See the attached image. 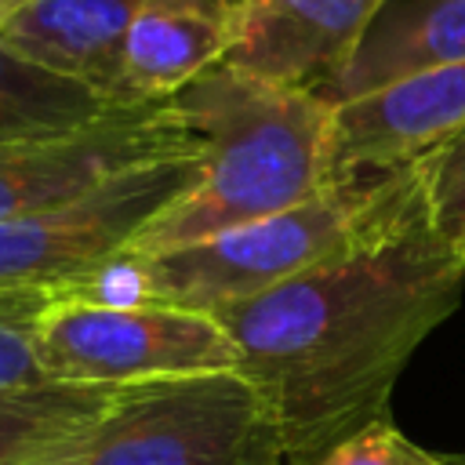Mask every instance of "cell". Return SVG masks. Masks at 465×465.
<instances>
[{
    "label": "cell",
    "instance_id": "7a4b0ae2",
    "mask_svg": "<svg viewBox=\"0 0 465 465\" xmlns=\"http://www.w3.org/2000/svg\"><path fill=\"white\" fill-rule=\"evenodd\" d=\"M167 102L200 142V178L131 243L134 251L196 243L331 185L334 105L320 91L218 62Z\"/></svg>",
    "mask_w": 465,
    "mask_h": 465
},
{
    "label": "cell",
    "instance_id": "8fae6325",
    "mask_svg": "<svg viewBox=\"0 0 465 465\" xmlns=\"http://www.w3.org/2000/svg\"><path fill=\"white\" fill-rule=\"evenodd\" d=\"M145 0H7L0 44L113 98L124 36ZM113 105V102H109Z\"/></svg>",
    "mask_w": 465,
    "mask_h": 465
},
{
    "label": "cell",
    "instance_id": "e0dca14e",
    "mask_svg": "<svg viewBox=\"0 0 465 465\" xmlns=\"http://www.w3.org/2000/svg\"><path fill=\"white\" fill-rule=\"evenodd\" d=\"M62 298H76V302H91V305H113V309H131V305H160L153 294V272H149V258L134 247L105 258L102 265H94L87 276H80L76 283L54 291Z\"/></svg>",
    "mask_w": 465,
    "mask_h": 465
},
{
    "label": "cell",
    "instance_id": "9c48e42d",
    "mask_svg": "<svg viewBox=\"0 0 465 465\" xmlns=\"http://www.w3.org/2000/svg\"><path fill=\"white\" fill-rule=\"evenodd\" d=\"M385 0H240L225 65L323 91Z\"/></svg>",
    "mask_w": 465,
    "mask_h": 465
},
{
    "label": "cell",
    "instance_id": "ac0fdd59",
    "mask_svg": "<svg viewBox=\"0 0 465 465\" xmlns=\"http://www.w3.org/2000/svg\"><path fill=\"white\" fill-rule=\"evenodd\" d=\"M316 465H443V461L414 447L400 429H392V421H378L356 432L352 440L338 443Z\"/></svg>",
    "mask_w": 465,
    "mask_h": 465
},
{
    "label": "cell",
    "instance_id": "3957f363",
    "mask_svg": "<svg viewBox=\"0 0 465 465\" xmlns=\"http://www.w3.org/2000/svg\"><path fill=\"white\" fill-rule=\"evenodd\" d=\"M403 171V167H400ZM389 174L341 178L280 214L232 225L171 251H142L160 305L218 312L331 262L349 251L367 225Z\"/></svg>",
    "mask_w": 465,
    "mask_h": 465
},
{
    "label": "cell",
    "instance_id": "7c38bea8",
    "mask_svg": "<svg viewBox=\"0 0 465 465\" xmlns=\"http://www.w3.org/2000/svg\"><path fill=\"white\" fill-rule=\"evenodd\" d=\"M458 62H465V0H385L341 73L320 94L338 105Z\"/></svg>",
    "mask_w": 465,
    "mask_h": 465
},
{
    "label": "cell",
    "instance_id": "277c9868",
    "mask_svg": "<svg viewBox=\"0 0 465 465\" xmlns=\"http://www.w3.org/2000/svg\"><path fill=\"white\" fill-rule=\"evenodd\" d=\"M73 465H287L269 400L240 371L120 385Z\"/></svg>",
    "mask_w": 465,
    "mask_h": 465
},
{
    "label": "cell",
    "instance_id": "4fadbf2b",
    "mask_svg": "<svg viewBox=\"0 0 465 465\" xmlns=\"http://www.w3.org/2000/svg\"><path fill=\"white\" fill-rule=\"evenodd\" d=\"M109 385H62L0 392V465H73L94 436Z\"/></svg>",
    "mask_w": 465,
    "mask_h": 465
},
{
    "label": "cell",
    "instance_id": "52a82bcc",
    "mask_svg": "<svg viewBox=\"0 0 465 465\" xmlns=\"http://www.w3.org/2000/svg\"><path fill=\"white\" fill-rule=\"evenodd\" d=\"M193 156L200 142L171 102L116 105L80 131L0 149V222L73 203L138 167Z\"/></svg>",
    "mask_w": 465,
    "mask_h": 465
},
{
    "label": "cell",
    "instance_id": "8992f818",
    "mask_svg": "<svg viewBox=\"0 0 465 465\" xmlns=\"http://www.w3.org/2000/svg\"><path fill=\"white\" fill-rule=\"evenodd\" d=\"M200 178V156L149 163L116 182L0 222V291H62L127 251Z\"/></svg>",
    "mask_w": 465,
    "mask_h": 465
},
{
    "label": "cell",
    "instance_id": "6da1fadb",
    "mask_svg": "<svg viewBox=\"0 0 465 465\" xmlns=\"http://www.w3.org/2000/svg\"><path fill=\"white\" fill-rule=\"evenodd\" d=\"M465 262L432 232L414 167L396 171L349 251L218 309L236 371L269 400L287 465H316L385 421L414 349L458 309Z\"/></svg>",
    "mask_w": 465,
    "mask_h": 465
},
{
    "label": "cell",
    "instance_id": "5b68a950",
    "mask_svg": "<svg viewBox=\"0 0 465 465\" xmlns=\"http://www.w3.org/2000/svg\"><path fill=\"white\" fill-rule=\"evenodd\" d=\"M40 363L62 385H142L236 371L240 356L214 312L178 305H91L54 294L40 320Z\"/></svg>",
    "mask_w": 465,
    "mask_h": 465
},
{
    "label": "cell",
    "instance_id": "9a60e30c",
    "mask_svg": "<svg viewBox=\"0 0 465 465\" xmlns=\"http://www.w3.org/2000/svg\"><path fill=\"white\" fill-rule=\"evenodd\" d=\"M54 291H0V392L47 385L40 363V320Z\"/></svg>",
    "mask_w": 465,
    "mask_h": 465
},
{
    "label": "cell",
    "instance_id": "2e32d148",
    "mask_svg": "<svg viewBox=\"0 0 465 465\" xmlns=\"http://www.w3.org/2000/svg\"><path fill=\"white\" fill-rule=\"evenodd\" d=\"M432 232L465 262V131L414 163Z\"/></svg>",
    "mask_w": 465,
    "mask_h": 465
},
{
    "label": "cell",
    "instance_id": "30bf717a",
    "mask_svg": "<svg viewBox=\"0 0 465 465\" xmlns=\"http://www.w3.org/2000/svg\"><path fill=\"white\" fill-rule=\"evenodd\" d=\"M236 7L240 0H145L124 36L109 102H167L218 65L232 44Z\"/></svg>",
    "mask_w": 465,
    "mask_h": 465
},
{
    "label": "cell",
    "instance_id": "5bb4252c",
    "mask_svg": "<svg viewBox=\"0 0 465 465\" xmlns=\"http://www.w3.org/2000/svg\"><path fill=\"white\" fill-rule=\"evenodd\" d=\"M109 105L87 84L51 73L0 44V149L80 131Z\"/></svg>",
    "mask_w": 465,
    "mask_h": 465
},
{
    "label": "cell",
    "instance_id": "ba28073f",
    "mask_svg": "<svg viewBox=\"0 0 465 465\" xmlns=\"http://www.w3.org/2000/svg\"><path fill=\"white\" fill-rule=\"evenodd\" d=\"M465 131V62L403 76L334 105L331 182L414 167Z\"/></svg>",
    "mask_w": 465,
    "mask_h": 465
},
{
    "label": "cell",
    "instance_id": "d6986e66",
    "mask_svg": "<svg viewBox=\"0 0 465 465\" xmlns=\"http://www.w3.org/2000/svg\"><path fill=\"white\" fill-rule=\"evenodd\" d=\"M4 4H7V0H0V7H4Z\"/></svg>",
    "mask_w": 465,
    "mask_h": 465
}]
</instances>
